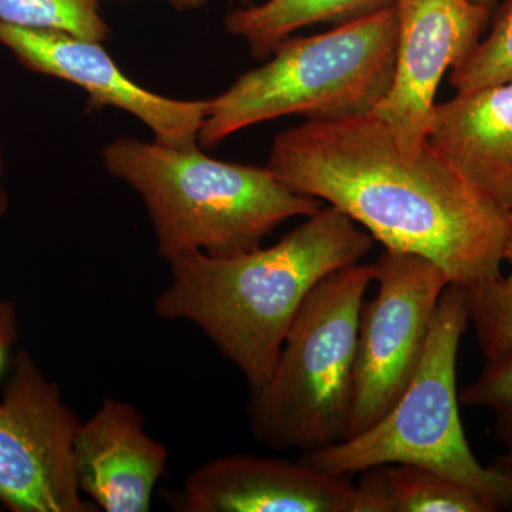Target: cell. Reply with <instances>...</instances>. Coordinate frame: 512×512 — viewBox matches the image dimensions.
<instances>
[{"label": "cell", "instance_id": "3957f363", "mask_svg": "<svg viewBox=\"0 0 512 512\" xmlns=\"http://www.w3.org/2000/svg\"><path fill=\"white\" fill-rule=\"evenodd\" d=\"M101 160L111 177L140 195L167 261L190 251L212 258L247 254L285 221L323 207L268 167L217 160L198 144L177 148L120 137L101 150Z\"/></svg>", "mask_w": 512, "mask_h": 512}, {"label": "cell", "instance_id": "ba28073f", "mask_svg": "<svg viewBox=\"0 0 512 512\" xmlns=\"http://www.w3.org/2000/svg\"><path fill=\"white\" fill-rule=\"evenodd\" d=\"M80 424L32 356L19 353L0 402V503L13 512L96 511L74 470Z\"/></svg>", "mask_w": 512, "mask_h": 512}, {"label": "cell", "instance_id": "9c48e42d", "mask_svg": "<svg viewBox=\"0 0 512 512\" xmlns=\"http://www.w3.org/2000/svg\"><path fill=\"white\" fill-rule=\"evenodd\" d=\"M392 86L373 113L392 131L406 160L420 156L441 79L483 39L491 6L476 0H396Z\"/></svg>", "mask_w": 512, "mask_h": 512}, {"label": "cell", "instance_id": "603a6c76", "mask_svg": "<svg viewBox=\"0 0 512 512\" xmlns=\"http://www.w3.org/2000/svg\"><path fill=\"white\" fill-rule=\"evenodd\" d=\"M476 2L485 3V5L491 6L493 3L497 2V0H476Z\"/></svg>", "mask_w": 512, "mask_h": 512}, {"label": "cell", "instance_id": "ffe728a7", "mask_svg": "<svg viewBox=\"0 0 512 512\" xmlns=\"http://www.w3.org/2000/svg\"><path fill=\"white\" fill-rule=\"evenodd\" d=\"M9 208V194L5 184V156H3L2 141H0V220L5 217Z\"/></svg>", "mask_w": 512, "mask_h": 512}, {"label": "cell", "instance_id": "8fae6325", "mask_svg": "<svg viewBox=\"0 0 512 512\" xmlns=\"http://www.w3.org/2000/svg\"><path fill=\"white\" fill-rule=\"evenodd\" d=\"M350 476L299 460L232 454L208 461L171 495L181 512H353Z\"/></svg>", "mask_w": 512, "mask_h": 512}, {"label": "cell", "instance_id": "ac0fdd59", "mask_svg": "<svg viewBox=\"0 0 512 512\" xmlns=\"http://www.w3.org/2000/svg\"><path fill=\"white\" fill-rule=\"evenodd\" d=\"M512 82V0H505L495 16L490 35L451 70L450 84L457 93Z\"/></svg>", "mask_w": 512, "mask_h": 512}, {"label": "cell", "instance_id": "5bb4252c", "mask_svg": "<svg viewBox=\"0 0 512 512\" xmlns=\"http://www.w3.org/2000/svg\"><path fill=\"white\" fill-rule=\"evenodd\" d=\"M359 476L353 512H490L463 485L429 468L383 464Z\"/></svg>", "mask_w": 512, "mask_h": 512}, {"label": "cell", "instance_id": "7c38bea8", "mask_svg": "<svg viewBox=\"0 0 512 512\" xmlns=\"http://www.w3.org/2000/svg\"><path fill=\"white\" fill-rule=\"evenodd\" d=\"M143 414L131 404L104 399L80 424L73 460L80 490L106 512H148L165 473L168 451L144 431Z\"/></svg>", "mask_w": 512, "mask_h": 512}, {"label": "cell", "instance_id": "e0dca14e", "mask_svg": "<svg viewBox=\"0 0 512 512\" xmlns=\"http://www.w3.org/2000/svg\"><path fill=\"white\" fill-rule=\"evenodd\" d=\"M0 22L101 43L110 36L100 0H0Z\"/></svg>", "mask_w": 512, "mask_h": 512}, {"label": "cell", "instance_id": "277c9868", "mask_svg": "<svg viewBox=\"0 0 512 512\" xmlns=\"http://www.w3.org/2000/svg\"><path fill=\"white\" fill-rule=\"evenodd\" d=\"M396 52L394 5L320 35L289 37L268 62L207 100L198 143L214 147L292 114L328 121L372 113L392 86Z\"/></svg>", "mask_w": 512, "mask_h": 512}, {"label": "cell", "instance_id": "7402d4cb", "mask_svg": "<svg viewBox=\"0 0 512 512\" xmlns=\"http://www.w3.org/2000/svg\"><path fill=\"white\" fill-rule=\"evenodd\" d=\"M501 461H504V463L510 464V466H512V453H507V456L501 458Z\"/></svg>", "mask_w": 512, "mask_h": 512}, {"label": "cell", "instance_id": "9a60e30c", "mask_svg": "<svg viewBox=\"0 0 512 512\" xmlns=\"http://www.w3.org/2000/svg\"><path fill=\"white\" fill-rule=\"evenodd\" d=\"M396 0H268L225 16V29L244 40L251 55L266 60L296 30L323 22H348L394 5Z\"/></svg>", "mask_w": 512, "mask_h": 512}, {"label": "cell", "instance_id": "4fadbf2b", "mask_svg": "<svg viewBox=\"0 0 512 512\" xmlns=\"http://www.w3.org/2000/svg\"><path fill=\"white\" fill-rule=\"evenodd\" d=\"M426 144L505 214L512 212V82L436 104Z\"/></svg>", "mask_w": 512, "mask_h": 512}, {"label": "cell", "instance_id": "8992f818", "mask_svg": "<svg viewBox=\"0 0 512 512\" xmlns=\"http://www.w3.org/2000/svg\"><path fill=\"white\" fill-rule=\"evenodd\" d=\"M373 264L346 266L309 293L268 382L251 392L249 429L276 451L322 450L349 439L360 311Z\"/></svg>", "mask_w": 512, "mask_h": 512}, {"label": "cell", "instance_id": "2e32d148", "mask_svg": "<svg viewBox=\"0 0 512 512\" xmlns=\"http://www.w3.org/2000/svg\"><path fill=\"white\" fill-rule=\"evenodd\" d=\"M504 264L508 274L466 289L468 315L485 360L512 349V212L508 214Z\"/></svg>", "mask_w": 512, "mask_h": 512}, {"label": "cell", "instance_id": "5b68a950", "mask_svg": "<svg viewBox=\"0 0 512 512\" xmlns=\"http://www.w3.org/2000/svg\"><path fill=\"white\" fill-rule=\"evenodd\" d=\"M468 325L466 289L450 284L417 372L392 409L363 433L301 458L325 473L350 477L383 464H413L463 485L490 512L512 510V466H483L460 419L457 356Z\"/></svg>", "mask_w": 512, "mask_h": 512}, {"label": "cell", "instance_id": "30bf717a", "mask_svg": "<svg viewBox=\"0 0 512 512\" xmlns=\"http://www.w3.org/2000/svg\"><path fill=\"white\" fill-rule=\"evenodd\" d=\"M0 46L32 72L80 87L90 109L114 107L131 114L168 147L198 144L207 100H177L150 92L117 66L101 42L56 30L0 22Z\"/></svg>", "mask_w": 512, "mask_h": 512}, {"label": "cell", "instance_id": "52a82bcc", "mask_svg": "<svg viewBox=\"0 0 512 512\" xmlns=\"http://www.w3.org/2000/svg\"><path fill=\"white\" fill-rule=\"evenodd\" d=\"M373 281L376 296L360 311L349 439L370 429L402 397L451 284L430 259L390 249L373 262Z\"/></svg>", "mask_w": 512, "mask_h": 512}, {"label": "cell", "instance_id": "7a4b0ae2", "mask_svg": "<svg viewBox=\"0 0 512 512\" xmlns=\"http://www.w3.org/2000/svg\"><path fill=\"white\" fill-rule=\"evenodd\" d=\"M373 241L329 205L269 248L231 258L184 252L168 259L171 284L158 296L156 313L194 323L255 392L268 382L309 293L326 276L362 261Z\"/></svg>", "mask_w": 512, "mask_h": 512}, {"label": "cell", "instance_id": "d6986e66", "mask_svg": "<svg viewBox=\"0 0 512 512\" xmlns=\"http://www.w3.org/2000/svg\"><path fill=\"white\" fill-rule=\"evenodd\" d=\"M460 403L493 414L494 440L512 453V349L485 360L480 376L461 389Z\"/></svg>", "mask_w": 512, "mask_h": 512}, {"label": "cell", "instance_id": "d4e9b609", "mask_svg": "<svg viewBox=\"0 0 512 512\" xmlns=\"http://www.w3.org/2000/svg\"><path fill=\"white\" fill-rule=\"evenodd\" d=\"M249 2H251V0H242V3H245V5H249Z\"/></svg>", "mask_w": 512, "mask_h": 512}, {"label": "cell", "instance_id": "cb8c5ba5", "mask_svg": "<svg viewBox=\"0 0 512 512\" xmlns=\"http://www.w3.org/2000/svg\"><path fill=\"white\" fill-rule=\"evenodd\" d=\"M2 362H3V345H2V340H0V369H2Z\"/></svg>", "mask_w": 512, "mask_h": 512}, {"label": "cell", "instance_id": "44dd1931", "mask_svg": "<svg viewBox=\"0 0 512 512\" xmlns=\"http://www.w3.org/2000/svg\"><path fill=\"white\" fill-rule=\"evenodd\" d=\"M164 2L170 3L178 10H191L201 8L208 0H164Z\"/></svg>", "mask_w": 512, "mask_h": 512}, {"label": "cell", "instance_id": "6da1fadb", "mask_svg": "<svg viewBox=\"0 0 512 512\" xmlns=\"http://www.w3.org/2000/svg\"><path fill=\"white\" fill-rule=\"evenodd\" d=\"M266 167L292 191L345 212L384 248L430 259L451 284L470 288L503 274L508 214L427 144L406 160L373 111L282 131Z\"/></svg>", "mask_w": 512, "mask_h": 512}]
</instances>
